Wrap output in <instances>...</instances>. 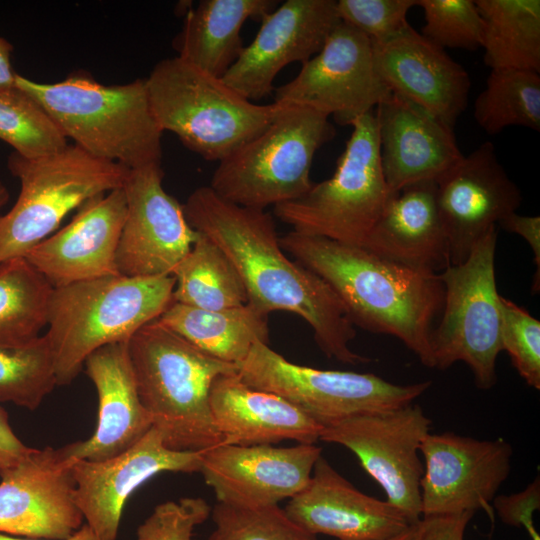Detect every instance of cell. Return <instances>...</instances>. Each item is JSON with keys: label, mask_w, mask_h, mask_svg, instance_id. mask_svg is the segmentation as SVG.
<instances>
[{"label": "cell", "mask_w": 540, "mask_h": 540, "mask_svg": "<svg viewBox=\"0 0 540 540\" xmlns=\"http://www.w3.org/2000/svg\"><path fill=\"white\" fill-rule=\"evenodd\" d=\"M31 450L14 433L7 411L0 406V472L16 465Z\"/></svg>", "instance_id": "ee69618b"}, {"label": "cell", "mask_w": 540, "mask_h": 540, "mask_svg": "<svg viewBox=\"0 0 540 540\" xmlns=\"http://www.w3.org/2000/svg\"><path fill=\"white\" fill-rule=\"evenodd\" d=\"M173 302L220 310L248 303L243 281L232 262L211 239L198 232L190 252L173 274Z\"/></svg>", "instance_id": "1f68e13d"}, {"label": "cell", "mask_w": 540, "mask_h": 540, "mask_svg": "<svg viewBox=\"0 0 540 540\" xmlns=\"http://www.w3.org/2000/svg\"><path fill=\"white\" fill-rule=\"evenodd\" d=\"M9 199V192L4 183L0 180V209L7 203Z\"/></svg>", "instance_id": "c3c4849f"}, {"label": "cell", "mask_w": 540, "mask_h": 540, "mask_svg": "<svg viewBox=\"0 0 540 540\" xmlns=\"http://www.w3.org/2000/svg\"><path fill=\"white\" fill-rule=\"evenodd\" d=\"M275 0H201L185 14L174 40L177 57L222 78L244 49L241 29L248 19L261 20Z\"/></svg>", "instance_id": "83f0119b"}, {"label": "cell", "mask_w": 540, "mask_h": 540, "mask_svg": "<svg viewBox=\"0 0 540 540\" xmlns=\"http://www.w3.org/2000/svg\"><path fill=\"white\" fill-rule=\"evenodd\" d=\"M483 20L484 63L540 72V1L475 0Z\"/></svg>", "instance_id": "f546056e"}, {"label": "cell", "mask_w": 540, "mask_h": 540, "mask_svg": "<svg viewBox=\"0 0 540 540\" xmlns=\"http://www.w3.org/2000/svg\"><path fill=\"white\" fill-rule=\"evenodd\" d=\"M416 0H338L341 21L369 38L372 44L393 39L411 25L407 15Z\"/></svg>", "instance_id": "f35d334b"}, {"label": "cell", "mask_w": 540, "mask_h": 540, "mask_svg": "<svg viewBox=\"0 0 540 540\" xmlns=\"http://www.w3.org/2000/svg\"><path fill=\"white\" fill-rule=\"evenodd\" d=\"M351 127L333 175L275 205L274 214L292 231L361 247L392 195L382 173L374 110Z\"/></svg>", "instance_id": "9c48e42d"}, {"label": "cell", "mask_w": 540, "mask_h": 540, "mask_svg": "<svg viewBox=\"0 0 540 540\" xmlns=\"http://www.w3.org/2000/svg\"><path fill=\"white\" fill-rule=\"evenodd\" d=\"M53 291L25 257L0 262V346H22L41 336Z\"/></svg>", "instance_id": "4dcf8cb0"}, {"label": "cell", "mask_w": 540, "mask_h": 540, "mask_svg": "<svg viewBox=\"0 0 540 540\" xmlns=\"http://www.w3.org/2000/svg\"><path fill=\"white\" fill-rule=\"evenodd\" d=\"M268 315L250 303L205 310L172 302L158 321L210 356L238 365L255 343L269 345Z\"/></svg>", "instance_id": "f1b7e54d"}, {"label": "cell", "mask_w": 540, "mask_h": 540, "mask_svg": "<svg viewBox=\"0 0 540 540\" xmlns=\"http://www.w3.org/2000/svg\"><path fill=\"white\" fill-rule=\"evenodd\" d=\"M211 512L201 497L163 502L137 528V540H193L195 527L207 521Z\"/></svg>", "instance_id": "ab89813d"}, {"label": "cell", "mask_w": 540, "mask_h": 540, "mask_svg": "<svg viewBox=\"0 0 540 540\" xmlns=\"http://www.w3.org/2000/svg\"><path fill=\"white\" fill-rule=\"evenodd\" d=\"M162 132L174 133L192 152L221 161L265 130L281 106L256 104L179 57L159 61L145 79Z\"/></svg>", "instance_id": "8992f818"}, {"label": "cell", "mask_w": 540, "mask_h": 540, "mask_svg": "<svg viewBox=\"0 0 540 540\" xmlns=\"http://www.w3.org/2000/svg\"><path fill=\"white\" fill-rule=\"evenodd\" d=\"M322 449L315 444H221L205 451L200 473L217 502L241 507L277 506L309 483Z\"/></svg>", "instance_id": "ffe728a7"}, {"label": "cell", "mask_w": 540, "mask_h": 540, "mask_svg": "<svg viewBox=\"0 0 540 540\" xmlns=\"http://www.w3.org/2000/svg\"><path fill=\"white\" fill-rule=\"evenodd\" d=\"M436 199L450 265L463 263L474 245L522 202L517 185L486 141L436 180Z\"/></svg>", "instance_id": "e0dca14e"}, {"label": "cell", "mask_w": 540, "mask_h": 540, "mask_svg": "<svg viewBox=\"0 0 540 540\" xmlns=\"http://www.w3.org/2000/svg\"><path fill=\"white\" fill-rule=\"evenodd\" d=\"M174 276H105L54 288L45 334L57 385H68L86 358L105 345L128 341L173 302Z\"/></svg>", "instance_id": "5b68a950"}, {"label": "cell", "mask_w": 540, "mask_h": 540, "mask_svg": "<svg viewBox=\"0 0 540 540\" xmlns=\"http://www.w3.org/2000/svg\"><path fill=\"white\" fill-rule=\"evenodd\" d=\"M336 135L329 117L310 108L282 107L261 133L218 162L210 187L239 206L263 209L295 200L314 182L316 152Z\"/></svg>", "instance_id": "52a82bcc"}, {"label": "cell", "mask_w": 540, "mask_h": 540, "mask_svg": "<svg viewBox=\"0 0 540 540\" xmlns=\"http://www.w3.org/2000/svg\"><path fill=\"white\" fill-rule=\"evenodd\" d=\"M361 247L420 271L439 274L449 266L436 181L418 182L393 194Z\"/></svg>", "instance_id": "4316f807"}, {"label": "cell", "mask_w": 540, "mask_h": 540, "mask_svg": "<svg viewBox=\"0 0 540 540\" xmlns=\"http://www.w3.org/2000/svg\"><path fill=\"white\" fill-rule=\"evenodd\" d=\"M208 540H318L294 524L277 506L241 507L217 502Z\"/></svg>", "instance_id": "d590c367"}, {"label": "cell", "mask_w": 540, "mask_h": 540, "mask_svg": "<svg viewBox=\"0 0 540 540\" xmlns=\"http://www.w3.org/2000/svg\"><path fill=\"white\" fill-rule=\"evenodd\" d=\"M71 458L61 448L32 450L0 472V533L63 540L83 524L73 500Z\"/></svg>", "instance_id": "ac0fdd59"}, {"label": "cell", "mask_w": 540, "mask_h": 540, "mask_svg": "<svg viewBox=\"0 0 540 540\" xmlns=\"http://www.w3.org/2000/svg\"><path fill=\"white\" fill-rule=\"evenodd\" d=\"M474 118L489 135L510 126L540 131V75L518 69H491L475 99Z\"/></svg>", "instance_id": "d6a6232c"}, {"label": "cell", "mask_w": 540, "mask_h": 540, "mask_svg": "<svg viewBox=\"0 0 540 540\" xmlns=\"http://www.w3.org/2000/svg\"><path fill=\"white\" fill-rule=\"evenodd\" d=\"M237 366L245 384L284 398L323 428L349 417L409 405L432 384L428 380L399 385L372 373L299 365L261 342Z\"/></svg>", "instance_id": "8fae6325"}, {"label": "cell", "mask_w": 540, "mask_h": 540, "mask_svg": "<svg viewBox=\"0 0 540 540\" xmlns=\"http://www.w3.org/2000/svg\"><path fill=\"white\" fill-rule=\"evenodd\" d=\"M210 409L222 444L251 446L294 440L315 444L323 427L270 392L245 384L238 374L221 375L210 390Z\"/></svg>", "instance_id": "484cf974"}, {"label": "cell", "mask_w": 540, "mask_h": 540, "mask_svg": "<svg viewBox=\"0 0 540 540\" xmlns=\"http://www.w3.org/2000/svg\"><path fill=\"white\" fill-rule=\"evenodd\" d=\"M163 177L161 164L127 171L126 217L116 251L119 275L173 276L198 237L183 204L165 191Z\"/></svg>", "instance_id": "9a60e30c"}, {"label": "cell", "mask_w": 540, "mask_h": 540, "mask_svg": "<svg viewBox=\"0 0 540 540\" xmlns=\"http://www.w3.org/2000/svg\"><path fill=\"white\" fill-rule=\"evenodd\" d=\"M126 217L122 187L83 203L62 229L24 257L54 288L119 275L116 251Z\"/></svg>", "instance_id": "44dd1931"}, {"label": "cell", "mask_w": 540, "mask_h": 540, "mask_svg": "<svg viewBox=\"0 0 540 540\" xmlns=\"http://www.w3.org/2000/svg\"><path fill=\"white\" fill-rule=\"evenodd\" d=\"M422 517L456 515L491 505L511 470L512 446L502 438L481 440L453 432L429 433L420 446Z\"/></svg>", "instance_id": "5bb4252c"}, {"label": "cell", "mask_w": 540, "mask_h": 540, "mask_svg": "<svg viewBox=\"0 0 540 540\" xmlns=\"http://www.w3.org/2000/svg\"><path fill=\"white\" fill-rule=\"evenodd\" d=\"M279 242L332 288L354 325L398 338L424 366L434 368L430 336L444 301L439 274L325 237L290 231Z\"/></svg>", "instance_id": "7a4b0ae2"}, {"label": "cell", "mask_w": 540, "mask_h": 540, "mask_svg": "<svg viewBox=\"0 0 540 540\" xmlns=\"http://www.w3.org/2000/svg\"><path fill=\"white\" fill-rule=\"evenodd\" d=\"M0 540H43V539H30L23 537H16L0 533ZM63 540H100L94 531L87 525H82L77 531H75L69 538Z\"/></svg>", "instance_id": "bcb514c9"}, {"label": "cell", "mask_w": 540, "mask_h": 540, "mask_svg": "<svg viewBox=\"0 0 540 540\" xmlns=\"http://www.w3.org/2000/svg\"><path fill=\"white\" fill-rule=\"evenodd\" d=\"M56 385L45 335L22 346H0V402L35 410Z\"/></svg>", "instance_id": "e575fe53"}, {"label": "cell", "mask_w": 540, "mask_h": 540, "mask_svg": "<svg viewBox=\"0 0 540 540\" xmlns=\"http://www.w3.org/2000/svg\"><path fill=\"white\" fill-rule=\"evenodd\" d=\"M496 243L495 227L474 245L463 263L439 273L444 287L442 318L430 336L434 368L444 370L464 362L482 390L496 384V361L502 351Z\"/></svg>", "instance_id": "30bf717a"}, {"label": "cell", "mask_w": 540, "mask_h": 540, "mask_svg": "<svg viewBox=\"0 0 540 540\" xmlns=\"http://www.w3.org/2000/svg\"><path fill=\"white\" fill-rule=\"evenodd\" d=\"M285 515L305 531L337 540H384L411 524L397 508L369 496L321 455L308 485L289 499Z\"/></svg>", "instance_id": "cb8c5ba5"}, {"label": "cell", "mask_w": 540, "mask_h": 540, "mask_svg": "<svg viewBox=\"0 0 540 540\" xmlns=\"http://www.w3.org/2000/svg\"><path fill=\"white\" fill-rule=\"evenodd\" d=\"M382 173L391 195L436 181L463 157L454 129L424 108L390 93L374 109Z\"/></svg>", "instance_id": "603a6c76"}, {"label": "cell", "mask_w": 540, "mask_h": 540, "mask_svg": "<svg viewBox=\"0 0 540 540\" xmlns=\"http://www.w3.org/2000/svg\"><path fill=\"white\" fill-rule=\"evenodd\" d=\"M183 210L189 225L232 262L248 303L267 314L287 311L304 319L328 358L352 365L370 361L350 348L356 330L340 298L320 276L286 255L268 212L229 202L210 186L196 188Z\"/></svg>", "instance_id": "6da1fadb"}, {"label": "cell", "mask_w": 540, "mask_h": 540, "mask_svg": "<svg viewBox=\"0 0 540 540\" xmlns=\"http://www.w3.org/2000/svg\"><path fill=\"white\" fill-rule=\"evenodd\" d=\"M128 341L100 347L86 358L85 372L98 395L97 425L87 440L61 447L67 458L109 459L132 447L152 427L138 395Z\"/></svg>", "instance_id": "d4e9b609"}, {"label": "cell", "mask_w": 540, "mask_h": 540, "mask_svg": "<svg viewBox=\"0 0 540 540\" xmlns=\"http://www.w3.org/2000/svg\"><path fill=\"white\" fill-rule=\"evenodd\" d=\"M0 140L25 158L48 156L68 145L47 112L16 84L0 88Z\"/></svg>", "instance_id": "836d02e7"}, {"label": "cell", "mask_w": 540, "mask_h": 540, "mask_svg": "<svg viewBox=\"0 0 540 540\" xmlns=\"http://www.w3.org/2000/svg\"><path fill=\"white\" fill-rule=\"evenodd\" d=\"M13 46L5 38L0 37V88L15 85L16 73L11 65Z\"/></svg>", "instance_id": "f6af8a7d"}, {"label": "cell", "mask_w": 540, "mask_h": 540, "mask_svg": "<svg viewBox=\"0 0 540 540\" xmlns=\"http://www.w3.org/2000/svg\"><path fill=\"white\" fill-rule=\"evenodd\" d=\"M501 348L527 385L540 389V322L500 295Z\"/></svg>", "instance_id": "74e56055"}, {"label": "cell", "mask_w": 540, "mask_h": 540, "mask_svg": "<svg viewBox=\"0 0 540 540\" xmlns=\"http://www.w3.org/2000/svg\"><path fill=\"white\" fill-rule=\"evenodd\" d=\"M474 513L421 517L415 524L413 540H464L466 527Z\"/></svg>", "instance_id": "b9f144b4"}, {"label": "cell", "mask_w": 540, "mask_h": 540, "mask_svg": "<svg viewBox=\"0 0 540 540\" xmlns=\"http://www.w3.org/2000/svg\"><path fill=\"white\" fill-rule=\"evenodd\" d=\"M340 21L335 0H287L261 19L222 80L252 102L267 97L277 74L316 55Z\"/></svg>", "instance_id": "d6986e66"}, {"label": "cell", "mask_w": 540, "mask_h": 540, "mask_svg": "<svg viewBox=\"0 0 540 540\" xmlns=\"http://www.w3.org/2000/svg\"><path fill=\"white\" fill-rule=\"evenodd\" d=\"M7 167L21 188L14 206L0 216V262L24 257L54 233L69 212L122 187L128 171L74 144L39 158L13 151Z\"/></svg>", "instance_id": "ba28073f"}, {"label": "cell", "mask_w": 540, "mask_h": 540, "mask_svg": "<svg viewBox=\"0 0 540 540\" xmlns=\"http://www.w3.org/2000/svg\"><path fill=\"white\" fill-rule=\"evenodd\" d=\"M423 10L421 34L437 46L482 48L484 25L475 0H416Z\"/></svg>", "instance_id": "8d00e7d4"}, {"label": "cell", "mask_w": 540, "mask_h": 540, "mask_svg": "<svg viewBox=\"0 0 540 540\" xmlns=\"http://www.w3.org/2000/svg\"><path fill=\"white\" fill-rule=\"evenodd\" d=\"M274 90L275 104L310 108L342 126H351L391 93L376 71L371 41L343 21L296 77Z\"/></svg>", "instance_id": "4fadbf2b"}, {"label": "cell", "mask_w": 540, "mask_h": 540, "mask_svg": "<svg viewBox=\"0 0 540 540\" xmlns=\"http://www.w3.org/2000/svg\"><path fill=\"white\" fill-rule=\"evenodd\" d=\"M15 84L47 112L67 140L88 154L127 169L161 164L163 132L145 79L104 85L74 74L39 83L17 74Z\"/></svg>", "instance_id": "277c9868"}, {"label": "cell", "mask_w": 540, "mask_h": 540, "mask_svg": "<svg viewBox=\"0 0 540 540\" xmlns=\"http://www.w3.org/2000/svg\"><path fill=\"white\" fill-rule=\"evenodd\" d=\"M504 230L521 236L531 247L534 255L536 272L532 282V292L540 289V218L523 216L516 212L507 215L498 223Z\"/></svg>", "instance_id": "7bdbcfd3"}, {"label": "cell", "mask_w": 540, "mask_h": 540, "mask_svg": "<svg viewBox=\"0 0 540 540\" xmlns=\"http://www.w3.org/2000/svg\"><path fill=\"white\" fill-rule=\"evenodd\" d=\"M415 524L410 525L405 531L384 540H413Z\"/></svg>", "instance_id": "7dc6e473"}, {"label": "cell", "mask_w": 540, "mask_h": 540, "mask_svg": "<svg viewBox=\"0 0 540 540\" xmlns=\"http://www.w3.org/2000/svg\"><path fill=\"white\" fill-rule=\"evenodd\" d=\"M493 504L502 522L524 527L530 537L538 533L533 523V513L540 508L539 478L519 493L496 496Z\"/></svg>", "instance_id": "60d3db41"}, {"label": "cell", "mask_w": 540, "mask_h": 540, "mask_svg": "<svg viewBox=\"0 0 540 540\" xmlns=\"http://www.w3.org/2000/svg\"><path fill=\"white\" fill-rule=\"evenodd\" d=\"M140 401L165 445L177 451H204L222 444L210 409V390L238 366L203 352L153 320L128 341Z\"/></svg>", "instance_id": "3957f363"}, {"label": "cell", "mask_w": 540, "mask_h": 540, "mask_svg": "<svg viewBox=\"0 0 540 540\" xmlns=\"http://www.w3.org/2000/svg\"><path fill=\"white\" fill-rule=\"evenodd\" d=\"M204 451L168 448L154 427L125 452L103 461L72 459L73 500L100 540H117L130 495L161 472H200Z\"/></svg>", "instance_id": "2e32d148"}, {"label": "cell", "mask_w": 540, "mask_h": 540, "mask_svg": "<svg viewBox=\"0 0 540 540\" xmlns=\"http://www.w3.org/2000/svg\"><path fill=\"white\" fill-rule=\"evenodd\" d=\"M431 420L418 404L357 415L323 428L320 440L352 451L362 468L380 485L386 501L411 525L422 517L420 481L424 465L420 446Z\"/></svg>", "instance_id": "7c38bea8"}, {"label": "cell", "mask_w": 540, "mask_h": 540, "mask_svg": "<svg viewBox=\"0 0 540 540\" xmlns=\"http://www.w3.org/2000/svg\"><path fill=\"white\" fill-rule=\"evenodd\" d=\"M537 540H540V539H537Z\"/></svg>", "instance_id": "681fc988"}, {"label": "cell", "mask_w": 540, "mask_h": 540, "mask_svg": "<svg viewBox=\"0 0 540 540\" xmlns=\"http://www.w3.org/2000/svg\"><path fill=\"white\" fill-rule=\"evenodd\" d=\"M372 46L376 71L390 92L454 129L468 105L471 81L465 68L411 26Z\"/></svg>", "instance_id": "7402d4cb"}]
</instances>
